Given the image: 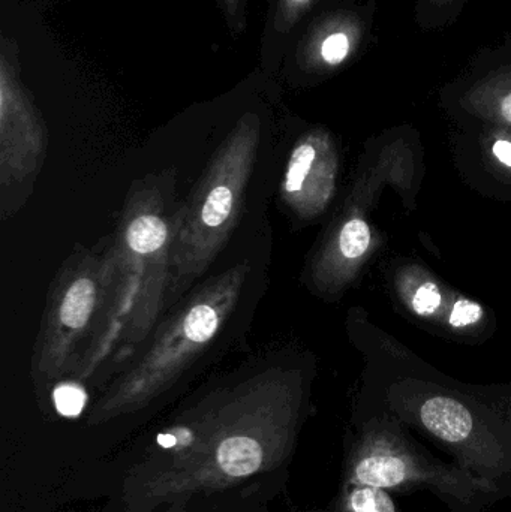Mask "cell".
Returning <instances> with one entry per match:
<instances>
[{"mask_svg":"<svg viewBox=\"0 0 511 512\" xmlns=\"http://www.w3.org/2000/svg\"><path fill=\"white\" fill-rule=\"evenodd\" d=\"M458 84L462 107L488 122L511 126V44L483 51Z\"/></svg>","mask_w":511,"mask_h":512,"instance_id":"8992f818","label":"cell"},{"mask_svg":"<svg viewBox=\"0 0 511 512\" xmlns=\"http://www.w3.org/2000/svg\"><path fill=\"white\" fill-rule=\"evenodd\" d=\"M338 158L330 138L323 134L303 138L291 153L284 180L288 206L302 218H315L335 194Z\"/></svg>","mask_w":511,"mask_h":512,"instance_id":"5b68a950","label":"cell"},{"mask_svg":"<svg viewBox=\"0 0 511 512\" xmlns=\"http://www.w3.org/2000/svg\"><path fill=\"white\" fill-rule=\"evenodd\" d=\"M171 231L167 222L153 209H134L132 215L123 225L122 246L120 255L126 267V273L140 280L135 303V315L144 333L149 331L155 313L158 312V301L161 297L162 283L167 274Z\"/></svg>","mask_w":511,"mask_h":512,"instance_id":"277c9868","label":"cell"},{"mask_svg":"<svg viewBox=\"0 0 511 512\" xmlns=\"http://www.w3.org/2000/svg\"><path fill=\"white\" fill-rule=\"evenodd\" d=\"M347 505L350 512H398L387 490L371 486H354Z\"/></svg>","mask_w":511,"mask_h":512,"instance_id":"30bf717a","label":"cell"},{"mask_svg":"<svg viewBox=\"0 0 511 512\" xmlns=\"http://www.w3.org/2000/svg\"><path fill=\"white\" fill-rule=\"evenodd\" d=\"M485 309L482 304L470 298L455 295L452 307H450L449 315H447L444 324L452 328L453 331L471 330V328L479 327L485 321Z\"/></svg>","mask_w":511,"mask_h":512,"instance_id":"4fadbf2b","label":"cell"},{"mask_svg":"<svg viewBox=\"0 0 511 512\" xmlns=\"http://www.w3.org/2000/svg\"><path fill=\"white\" fill-rule=\"evenodd\" d=\"M86 400L83 388L75 384H62L54 390V405L63 417H78L86 406Z\"/></svg>","mask_w":511,"mask_h":512,"instance_id":"5bb4252c","label":"cell"},{"mask_svg":"<svg viewBox=\"0 0 511 512\" xmlns=\"http://www.w3.org/2000/svg\"><path fill=\"white\" fill-rule=\"evenodd\" d=\"M510 412H511V400H510Z\"/></svg>","mask_w":511,"mask_h":512,"instance_id":"ac0fdd59","label":"cell"},{"mask_svg":"<svg viewBox=\"0 0 511 512\" xmlns=\"http://www.w3.org/2000/svg\"><path fill=\"white\" fill-rule=\"evenodd\" d=\"M392 405L404 420L450 447L464 468L474 469L479 477L491 480L509 471L511 460L503 444L455 394L425 382L405 381L393 390Z\"/></svg>","mask_w":511,"mask_h":512,"instance_id":"3957f363","label":"cell"},{"mask_svg":"<svg viewBox=\"0 0 511 512\" xmlns=\"http://www.w3.org/2000/svg\"><path fill=\"white\" fill-rule=\"evenodd\" d=\"M255 143L257 135L242 129L210 164L174 240L171 259L177 280L194 279L206 270L228 239L242 209Z\"/></svg>","mask_w":511,"mask_h":512,"instance_id":"6da1fadb","label":"cell"},{"mask_svg":"<svg viewBox=\"0 0 511 512\" xmlns=\"http://www.w3.org/2000/svg\"><path fill=\"white\" fill-rule=\"evenodd\" d=\"M96 283L92 277L80 276L63 292L54 316V330L51 340L72 339L83 330L96 306Z\"/></svg>","mask_w":511,"mask_h":512,"instance_id":"52a82bcc","label":"cell"},{"mask_svg":"<svg viewBox=\"0 0 511 512\" xmlns=\"http://www.w3.org/2000/svg\"><path fill=\"white\" fill-rule=\"evenodd\" d=\"M467 0H417V21L426 29L440 27L461 12Z\"/></svg>","mask_w":511,"mask_h":512,"instance_id":"8fae6325","label":"cell"},{"mask_svg":"<svg viewBox=\"0 0 511 512\" xmlns=\"http://www.w3.org/2000/svg\"><path fill=\"white\" fill-rule=\"evenodd\" d=\"M359 32L354 29L335 30L323 39L320 56L327 66H339L353 54Z\"/></svg>","mask_w":511,"mask_h":512,"instance_id":"7c38bea8","label":"cell"},{"mask_svg":"<svg viewBox=\"0 0 511 512\" xmlns=\"http://www.w3.org/2000/svg\"><path fill=\"white\" fill-rule=\"evenodd\" d=\"M399 294L405 306L423 319L443 318L441 313L446 309L449 315L453 300L447 298L446 292L437 280L420 270H408L398 280ZM446 322V319H444Z\"/></svg>","mask_w":511,"mask_h":512,"instance_id":"ba28073f","label":"cell"},{"mask_svg":"<svg viewBox=\"0 0 511 512\" xmlns=\"http://www.w3.org/2000/svg\"><path fill=\"white\" fill-rule=\"evenodd\" d=\"M158 441L161 442V445H164V447H173L176 439H174L173 436H159Z\"/></svg>","mask_w":511,"mask_h":512,"instance_id":"2e32d148","label":"cell"},{"mask_svg":"<svg viewBox=\"0 0 511 512\" xmlns=\"http://www.w3.org/2000/svg\"><path fill=\"white\" fill-rule=\"evenodd\" d=\"M351 483L387 492L431 490L458 504L473 505L497 487L464 466H450L420 453L395 423L372 421L359 442Z\"/></svg>","mask_w":511,"mask_h":512,"instance_id":"7a4b0ae2","label":"cell"},{"mask_svg":"<svg viewBox=\"0 0 511 512\" xmlns=\"http://www.w3.org/2000/svg\"><path fill=\"white\" fill-rule=\"evenodd\" d=\"M218 463L230 477H246L263 465V450L255 439L234 436L219 445Z\"/></svg>","mask_w":511,"mask_h":512,"instance_id":"9c48e42d","label":"cell"},{"mask_svg":"<svg viewBox=\"0 0 511 512\" xmlns=\"http://www.w3.org/2000/svg\"><path fill=\"white\" fill-rule=\"evenodd\" d=\"M293 2H296V3H303V2H306V0H293Z\"/></svg>","mask_w":511,"mask_h":512,"instance_id":"e0dca14e","label":"cell"},{"mask_svg":"<svg viewBox=\"0 0 511 512\" xmlns=\"http://www.w3.org/2000/svg\"><path fill=\"white\" fill-rule=\"evenodd\" d=\"M492 152L497 156L498 161L506 167L511 168V141L497 140L492 146Z\"/></svg>","mask_w":511,"mask_h":512,"instance_id":"9a60e30c","label":"cell"}]
</instances>
